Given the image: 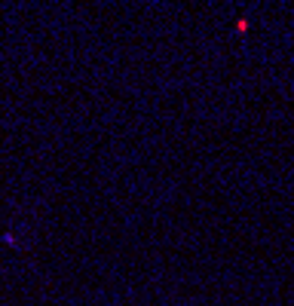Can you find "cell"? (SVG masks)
Here are the masks:
<instances>
[{
	"label": "cell",
	"mask_w": 294,
	"mask_h": 306,
	"mask_svg": "<svg viewBox=\"0 0 294 306\" xmlns=\"http://www.w3.org/2000/svg\"><path fill=\"white\" fill-rule=\"evenodd\" d=\"M236 31L245 34V31H248V21H245V19H239V21H236Z\"/></svg>",
	"instance_id": "6da1fadb"
}]
</instances>
